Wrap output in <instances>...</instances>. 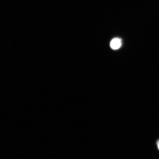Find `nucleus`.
I'll use <instances>...</instances> for the list:
<instances>
[{"mask_svg": "<svg viewBox=\"0 0 159 159\" xmlns=\"http://www.w3.org/2000/svg\"><path fill=\"white\" fill-rule=\"evenodd\" d=\"M122 45V40L119 38L112 39L110 43V47L113 50H118L121 48Z\"/></svg>", "mask_w": 159, "mask_h": 159, "instance_id": "f257e3e1", "label": "nucleus"}, {"mask_svg": "<svg viewBox=\"0 0 159 159\" xmlns=\"http://www.w3.org/2000/svg\"><path fill=\"white\" fill-rule=\"evenodd\" d=\"M157 145L158 148L159 150V141H158L157 143Z\"/></svg>", "mask_w": 159, "mask_h": 159, "instance_id": "f03ea898", "label": "nucleus"}]
</instances>
